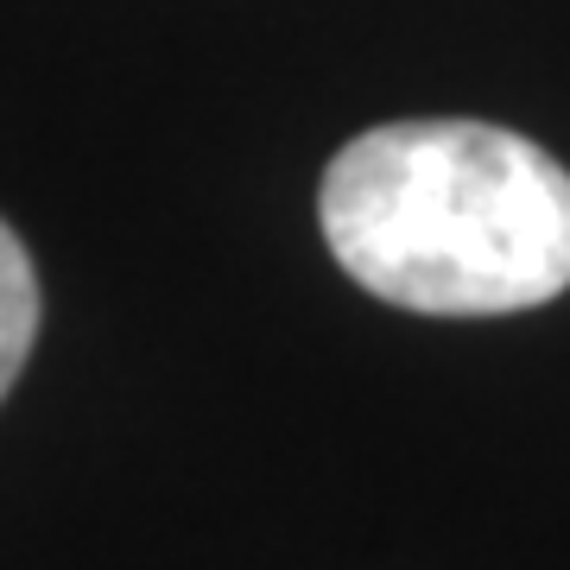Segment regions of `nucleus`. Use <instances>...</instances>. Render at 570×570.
Listing matches in <instances>:
<instances>
[{"label":"nucleus","mask_w":570,"mask_h":570,"mask_svg":"<svg viewBox=\"0 0 570 570\" xmlns=\"http://www.w3.org/2000/svg\"><path fill=\"white\" fill-rule=\"evenodd\" d=\"M348 279L419 317H508L570 285V171L489 121H393L324 171Z\"/></svg>","instance_id":"obj_1"},{"label":"nucleus","mask_w":570,"mask_h":570,"mask_svg":"<svg viewBox=\"0 0 570 570\" xmlns=\"http://www.w3.org/2000/svg\"><path fill=\"white\" fill-rule=\"evenodd\" d=\"M32 343H39V273L20 235L0 223V400L13 393Z\"/></svg>","instance_id":"obj_2"}]
</instances>
